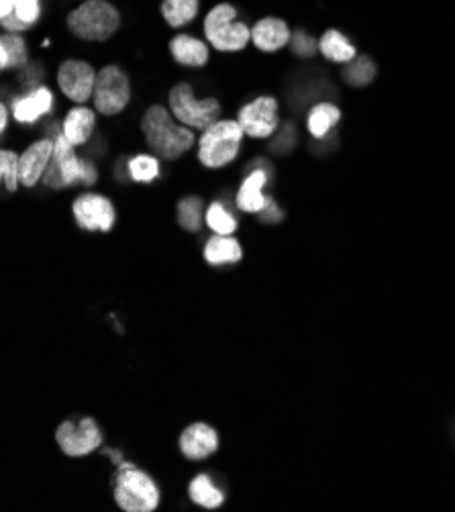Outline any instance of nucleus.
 <instances>
[{"label": "nucleus", "instance_id": "6ab92c4d", "mask_svg": "<svg viewBox=\"0 0 455 512\" xmlns=\"http://www.w3.org/2000/svg\"><path fill=\"white\" fill-rule=\"evenodd\" d=\"M243 258V249L239 241H235L231 235H215L205 245V260L213 266L223 264H237Z\"/></svg>", "mask_w": 455, "mask_h": 512}, {"label": "nucleus", "instance_id": "4be33fe9", "mask_svg": "<svg viewBox=\"0 0 455 512\" xmlns=\"http://www.w3.org/2000/svg\"><path fill=\"white\" fill-rule=\"evenodd\" d=\"M29 60L27 43L17 33H5L0 37V68L13 70L25 66Z\"/></svg>", "mask_w": 455, "mask_h": 512}, {"label": "nucleus", "instance_id": "cd10ccee", "mask_svg": "<svg viewBox=\"0 0 455 512\" xmlns=\"http://www.w3.org/2000/svg\"><path fill=\"white\" fill-rule=\"evenodd\" d=\"M207 225L217 233V235H233L237 229V221L225 211L221 202H215L207 211Z\"/></svg>", "mask_w": 455, "mask_h": 512}, {"label": "nucleus", "instance_id": "ddd939ff", "mask_svg": "<svg viewBox=\"0 0 455 512\" xmlns=\"http://www.w3.org/2000/svg\"><path fill=\"white\" fill-rule=\"evenodd\" d=\"M54 147H56V141L43 139V141L33 143L29 149H25V153L19 160V172H21L23 186L31 188L41 180L49 162H52V158H54Z\"/></svg>", "mask_w": 455, "mask_h": 512}, {"label": "nucleus", "instance_id": "423d86ee", "mask_svg": "<svg viewBox=\"0 0 455 512\" xmlns=\"http://www.w3.org/2000/svg\"><path fill=\"white\" fill-rule=\"evenodd\" d=\"M115 500L127 512H151L160 504V490L147 474L133 468H119Z\"/></svg>", "mask_w": 455, "mask_h": 512}, {"label": "nucleus", "instance_id": "f704fd0d", "mask_svg": "<svg viewBox=\"0 0 455 512\" xmlns=\"http://www.w3.org/2000/svg\"><path fill=\"white\" fill-rule=\"evenodd\" d=\"M15 3L17 0H3V5H0V17H7L15 11Z\"/></svg>", "mask_w": 455, "mask_h": 512}, {"label": "nucleus", "instance_id": "5701e85b", "mask_svg": "<svg viewBox=\"0 0 455 512\" xmlns=\"http://www.w3.org/2000/svg\"><path fill=\"white\" fill-rule=\"evenodd\" d=\"M188 494H190L192 502H196L198 506L211 508V510L219 508L225 502V494L213 484V480L207 474H200L190 482Z\"/></svg>", "mask_w": 455, "mask_h": 512}, {"label": "nucleus", "instance_id": "72a5a7b5", "mask_svg": "<svg viewBox=\"0 0 455 512\" xmlns=\"http://www.w3.org/2000/svg\"><path fill=\"white\" fill-rule=\"evenodd\" d=\"M262 213H266L268 217H264V219H268V221H280L282 219V211L276 207V204L272 202V198H268V202H266V209L262 211Z\"/></svg>", "mask_w": 455, "mask_h": 512}, {"label": "nucleus", "instance_id": "c85d7f7f", "mask_svg": "<svg viewBox=\"0 0 455 512\" xmlns=\"http://www.w3.org/2000/svg\"><path fill=\"white\" fill-rule=\"evenodd\" d=\"M129 172L135 182H151L160 176V164L151 156H137L129 162Z\"/></svg>", "mask_w": 455, "mask_h": 512}, {"label": "nucleus", "instance_id": "f8f14e48", "mask_svg": "<svg viewBox=\"0 0 455 512\" xmlns=\"http://www.w3.org/2000/svg\"><path fill=\"white\" fill-rule=\"evenodd\" d=\"M96 76L98 74L90 64L68 60L60 66L58 86L70 100L78 102V105H84V102L90 100V96H94Z\"/></svg>", "mask_w": 455, "mask_h": 512}, {"label": "nucleus", "instance_id": "bb28decb", "mask_svg": "<svg viewBox=\"0 0 455 512\" xmlns=\"http://www.w3.org/2000/svg\"><path fill=\"white\" fill-rule=\"evenodd\" d=\"M374 76H376V64L366 56L351 60L349 66L345 68V80L353 86H366L374 80Z\"/></svg>", "mask_w": 455, "mask_h": 512}, {"label": "nucleus", "instance_id": "f3484780", "mask_svg": "<svg viewBox=\"0 0 455 512\" xmlns=\"http://www.w3.org/2000/svg\"><path fill=\"white\" fill-rule=\"evenodd\" d=\"M266 182H268V174L264 170L251 172L237 192V207L245 213H262L268 202V196L262 194Z\"/></svg>", "mask_w": 455, "mask_h": 512}, {"label": "nucleus", "instance_id": "1a4fd4ad", "mask_svg": "<svg viewBox=\"0 0 455 512\" xmlns=\"http://www.w3.org/2000/svg\"><path fill=\"white\" fill-rule=\"evenodd\" d=\"M239 125L245 135L254 139H266L278 129V100L272 96H262L249 102L239 111Z\"/></svg>", "mask_w": 455, "mask_h": 512}, {"label": "nucleus", "instance_id": "20e7f679", "mask_svg": "<svg viewBox=\"0 0 455 512\" xmlns=\"http://www.w3.org/2000/svg\"><path fill=\"white\" fill-rule=\"evenodd\" d=\"M243 135L239 121H217L200 137L198 160L207 168H223L231 164L237 158Z\"/></svg>", "mask_w": 455, "mask_h": 512}, {"label": "nucleus", "instance_id": "c756f323", "mask_svg": "<svg viewBox=\"0 0 455 512\" xmlns=\"http://www.w3.org/2000/svg\"><path fill=\"white\" fill-rule=\"evenodd\" d=\"M19 156L15 151L11 149H3V153H0V172H3V180H5V186L15 192L19 182H21V172H19Z\"/></svg>", "mask_w": 455, "mask_h": 512}, {"label": "nucleus", "instance_id": "a878e982", "mask_svg": "<svg viewBox=\"0 0 455 512\" xmlns=\"http://www.w3.org/2000/svg\"><path fill=\"white\" fill-rule=\"evenodd\" d=\"M178 223L186 231H198L202 223V200L198 196H186L178 204Z\"/></svg>", "mask_w": 455, "mask_h": 512}, {"label": "nucleus", "instance_id": "0eeeda50", "mask_svg": "<svg viewBox=\"0 0 455 512\" xmlns=\"http://www.w3.org/2000/svg\"><path fill=\"white\" fill-rule=\"evenodd\" d=\"M235 9L231 5H217L205 21V33L211 45L219 51H241L251 39V31L245 23H237Z\"/></svg>", "mask_w": 455, "mask_h": 512}, {"label": "nucleus", "instance_id": "c9c22d12", "mask_svg": "<svg viewBox=\"0 0 455 512\" xmlns=\"http://www.w3.org/2000/svg\"><path fill=\"white\" fill-rule=\"evenodd\" d=\"M7 123H9V113H7V107L3 105V109H0V129H7Z\"/></svg>", "mask_w": 455, "mask_h": 512}, {"label": "nucleus", "instance_id": "dca6fc26", "mask_svg": "<svg viewBox=\"0 0 455 512\" xmlns=\"http://www.w3.org/2000/svg\"><path fill=\"white\" fill-rule=\"evenodd\" d=\"M290 29L288 25L278 19V17H266L256 23V27L251 29V41L256 43L260 51H266V54H272V51L282 49L290 41Z\"/></svg>", "mask_w": 455, "mask_h": 512}, {"label": "nucleus", "instance_id": "a211bd4d", "mask_svg": "<svg viewBox=\"0 0 455 512\" xmlns=\"http://www.w3.org/2000/svg\"><path fill=\"white\" fill-rule=\"evenodd\" d=\"M172 58L188 68H200L209 62V47L192 35H176L170 43Z\"/></svg>", "mask_w": 455, "mask_h": 512}, {"label": "nucleus", "instance_id": "e433bc0d", "mask_svg": "<svg viewBox=\"0 0 455 512\" xmlns=\"http://www.w3.org/2000/svg\"><path fill=\"white\" fill-rule=\"evenodd\" d=\"M105 453H107V455H111V457H113V462H115V464H123V455H121V453H119V451H111V449H107V451H105Z\"/></svg>", "mask_w": 455, "mask_h": 512}, {"label": "nucleus", "instance_id": "7ed1b4c3", "mask_svg": "<svg viewBox=\"0 0 455 512\" xmlns=\"http://www.w3.org/2000/svg\"><path fill=\"white\" fill-rule=\"evenodd\" d=\"M119 25L121 15L107 0H86L68 17L70 31L84 41H107Z\"/></svg>", "mask_w": 455, "mask_h": 512}, {"label": "nucleus", "instance_id": "b1692460", "mask_svg": "<svg viewBox=\"0 0 455 512\" xmlns=\"http://www.w3.org/2000/svg\"><path fill=\"white\" fill-rule=\"evenodd\" d=\"M341 121L339 107L331 105V102H319L309 113V131L313 137L323 139L337 123Z\"/></svg>", "mask_w": 455, "mask_h": 512}, {"label": "nucleus", "instance_id": "473e14b6", "mask_svg": "<svg viewBox=\"0 0 455 512\" xmlns=\"http://www.w3.org/2000/svg\"><path fill=\"white\" fill-rule=\"evenodd\" d=\"M0 25H3L9 33H19V31H25V29H29L21 19H19V15L13 11L11 15H7V17H0Z\"/></svg>", "mask_w": 455, "mask_h": 512}, {"label": "nucleus", "instance_id": "412c9836", "mask_svg": "<svg viewBox=\"0 0 455 512\" xmlns=\"http://www.w3.org/2000/svg\"><path fill=\"white\" fill-rule=\"evenodd\" d=\"M94 127H96L94 113L90 109L78 107L68 113L64 121V135L70 139L72 145H82L90 139Z\"/></svg>", "mask_w": 455, "mask_h": 512}, {"label": "nucleus", "instance_id": "2eb2a0df", "mask_svg": "<svg viewBox=\"0 0 455 512\" xmlns=\"http://www.w3.org/2000/svg\"><path fill=\"white\" fill-rule=\"evenodd\" d=\"M52 107H54V94L45 86H37L33 92L15 100L13 117L23 125H31L52 111Z\"/></svg>", "mask_w": 455, "mask_h": 512}, {"label": "nucleus", "instance_id": "39448f33", "mask_svg": "<svg viewBox=\"0 0 455 512\" xmlns=\"http://www.w3.org/2000/svg\"><path fill=\"white\" fill-rule=\"evenodd\" d=\"M172 115L190 129L207 131L221 117V105L217 98H196L190 84H176L170 92Z\"/></svg>", "mask_w": 455, "mask_h": 512}, {"label": "nucleus", "instance_id": "2f4dec72", "mask_svg": "<svg viewBox=\"0 0 455 512\" xmlns=\"http://www.w3.org/2000/svg\"><path fill=\"white\" fill-rule=\"evenodd\" d=\"M317 47H319L317 41L307 33L300 31V33L292 35V49H294V54L300 58H311L317 51Z\"/></svg>", "mask_w": 455, "mask_h": 512}, {"label": "nucleus", "instance_id": "aec40b11", "mask_svg": "<svg viewBox=\"0 0 455 512\" xmlns=\"http://www.w3.org/2000/svg\"><path fill=\"white\" fill-rule=\"evenodd\" d=\"M319 51L335 64H349L351 60L358 58V51L349 43V39L335 29H329L327 33H323L321 41H319Z\"/></svg>", "mask_w": 455, "mask_h": 512}, {"label": "nucleus", "instance_id": "6e6552de", "mask_svg": "<svg viewBox=\"0 0 455 512\" xmlns=\"http://www.w3.org/2000/svg\"><path fill=\"white\" fill-rule=\"evenodd\" d=\"M131 100V84L119 66H105L96 76L94 107L103 115L121 113Z\"/></svg>", "mask_w": 455, "mask_h": 512}, {"label": "nucleus", "instance_id": "f03ea898", "mask_svg": "<svg viewBox=\"0 0 455 512\" xmlns=\"http://www.w3.org/2000/svg\"><path fill=\"white\" fill-rule=\"evenodd\" d=\"M96 180H98L96 168L90 162L76 156L74 145L66 135H58L56 147H54V158L43 174V182L47 186L60 190L76 184L92 186L96 184Z\"/></svg>", "mask_w": 455, "mask_h": 512}, {"label": "nucleus", "instance_id": "4468645a", "mask_svg": "<svg viewBox=\"0 0 455 512\" xmlns=\"http://www.w3.org/2000/svg\"><path fill=\"white\" fill-rule=\"evenodd\" d=\"M219 447V437L217 431L211 425L205 423H194L184 429L180 437V449L188 459H194V462H200L209 455H213Z\"/></svg>", "mask_w": 455, "mask_h": 512}, {"label": "nucleus", "instance_id": "f257e3e1", "mask_svg": "<svg viewBox=\"0 0 455 512\" xmlns=\"http://www.w3.org/2000/svg\"><path fill=\"white\" fill-rule=\"evenodd\" d=\"M141 129L147 145L164 160H178L194 143V133L176 125L172 115L160 105L151 107L143 115Z\"/></svg>", "mask_w": 455, "mask_h": 512}, {"label": "nucleus", "instance_id": "7c9ffc66", "mask_svg": "<svg viewBox=\"0 0 455 512\" xmlns=\"http://www.w3.org/2000/svg\"><path fill=\"white\" fill-rule=\"evenodd\" d=\"M15 13L19 15V19L31 27L37 23L41 7H39V0H17L15 3Z\"/></svg>", "mask_w": 455, "mask_h": 512}, {"label": "nucleus", "instance_id": "9b49d317", "mask_svg": "<svg viewBox=\"0 0 455 512\" xmlns=\"http://www.w3.org/2000/svg\"><path fill=\"white\" fill-rule=\"evenodd\" d=\"M56 439L60 449L70 457L88 455L103 443V435H100L98 425L92 419H82L78 425L70 421L62 423Z\"/></svg>", "mask_w": 455, "mask_h": 512}, {"label": "nucleus", "instance_id": "393cba45", "mask_svg": "<svg viewBox=\"0 0 455 512\" xmlns=\"http://www.w3.org/2000/svg\"><path fill=\"white\" fill-rule=\"evenodd\" d=\"M198 13V0H164L162 15L172 27H182L194 21Z\"/></svg>", "mask_w": 455, "mask_h": 512}, {"label": "nucleus", "instance_id": "9d476101", "mask_svg": "<svg viewBox=\"0 0 455 512\" xmlns=\"http://www.w3.org/2000/svg\"><path fill=\"white\" fill-rule=\"evenodd\" d=\"M74 219L86 231H111L115 225V207L107 196L82 194L74 202Z\"/></svg>", "mask_w": 455, "mask_h": 512}]
</instances>
